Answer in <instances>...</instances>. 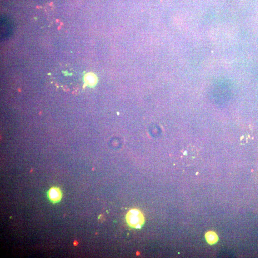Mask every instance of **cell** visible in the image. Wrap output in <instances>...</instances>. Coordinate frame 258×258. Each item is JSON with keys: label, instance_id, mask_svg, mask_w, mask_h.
Listing matches in <instances>:
<instances>
[{"label": "cell", "instance_id": "obj_5", "mask_svg": "<svg viewBox=\"0 0 258 258\" xmlns=\"http://www.w3.org/2000/svg\"><path fill=\"white\" fill-rule=\"evenodd\" d=\"M77 244H78V243L77 242V241H75L74 242V246H77Z\"/></svg>", "mask_w": 258, "mask_h": 258}, {"label": "cell", "instance_id": "obj_1", "mask_svg": "<svg viewBox=\"0 0 258 258\" xmlns=\"http://www.w3.org/2000/svg\"><path fill=\"white\" fill-rule=\"evenodd\" d=\"M127 224L130 227L134 229H141L145 221L144 216L141 211L137 209H131L126 216Z\"/></svg>", "mask_w": 258, "mask_h": 258}, {"label": "cell", "instance_id": "obj_4", "mask_svg": "<svg viewBox=\"0 0 258 258\" xmlns=\"http://www.w3.org/2000/svg\"><path fill=\"white\" fill-rule=\"evenodd\" d=\"M84 80L86 83L89 86H94L97 82L96 77L92 73H88L86 75Z\"/></svg>", "mask_w": 258, "mask_h": 258}, {"label": "cell", "instance_id": "obj_2", "mask_svg": "<svg viewBox=\"0 0 258 258\" xmlns=\"http://www.w3.org/2000/svg\"><path fill=\"white\" fill-rule=\"evenodd\" d=\"M48 199L53 204L60 202L63 197L62 190L59 187L53 186L47 192Z\"/></svg>", "mask_w": 258, "mask_h": 258}, {"label": "cell", "instance_id": "obj_3", "mask_svg": "<svg viewBox=\"0 0 258 258\" xmlns=\"http://www.w3.org/2000/svg\"><path fill=\"white\" fill-rule=\"evenodd\" d=\"M205 237L206 241L211 245L215 244L219 240L218 236L214 232H208L206 234Z\"/></svg>", "mask_w": 258, "mask_h": 258}]
</instances>
